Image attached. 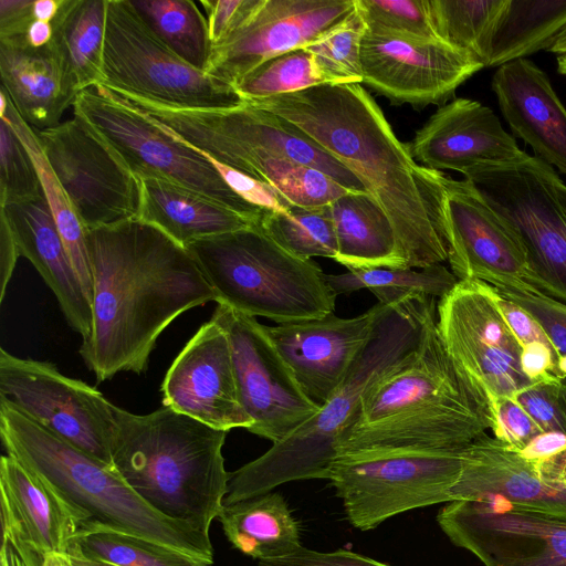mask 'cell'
<instances>
[{"label":"cell","instance_id":"obj_26","mask_svg":"<svg viewBox=\"0 0 566 566\" xmlns=\"http://www.w3.org/2000/svg\"><path fill=\"white\" fill-rule=\"evenodd\" d=\"M19 253L27 258L57 300L69 325L82 342L92 333V305L74 270L49 203L35 198L1 206Z\"/></svg>","mask_w":566,"mask_h":566},{"label":"cell","instance_id":"obj_19","mask_svg":"<svg viewBox=\"0 0 566 566\" xmlns=\"http://www.w3.org/2000/svg\"><path fill=\"white\" fill-rule=\"evenodd\" d=\"M363 84L392 105L417 109L444 105L484 65L441 40L366 29L361 41Z\"/></svg>","mask_w":566,"mask_h":566},{"label":"cell","instance_id":"obj_31","mask_svg":"<svg viewBox=\"0 0 566 566\" xmlns=\"http://www.w3.org/2000/svg\"><path fill=\"white\" fill-rule=\"evenodd\" d=\"M337 263L349 270L403 268L395 230L367 192H348L329 205Z\"/></svg>","mask_w":566,"mask_h":566},{"label":"cell","instance_id":"obj_6","mask_svg":"<svg viewBox=\"0 0 566 566\" xmlns=\"http://www.w3.org/2000/svg\"><path fill=\"white\" fill-rule=\"evenodd\" d=\"M0 438L7 454L77 514L80 526L99 524L213 562L209 535L164 516L114 467L67 443L1 398Z\"/></svg>","mask_w":566,"mask_h":566},{"label":"cell","instance_id":"obj_23","mask_svg":"<svg viewBox=\"0 0 566 566\" xmlns=\"http://www.w3.org/2000/svg\"><path fill=\"white\" fill-rule=\"evenodd\" d=\"M408 147L420 165L462 175L480 164L512 163L526 154L491 108L469 98L440 106Z\"/></svg>","mask_w":566,"mask_h":566},{"label":"cell","instance_id":"obj_11","mask_svg":"<svg viewBox=\"0 0 566 566\" xmlns=\"http://www.w3.org/2000/svg\"><path fill=\"white\" fill-rule=\"evenodd\" d=\"M102 73L101 85L109 91L170 107L208 109L242 102L232 87L161 42L129 0H107Z\"/></svg>","mask_w":566,"mask_h":566},{"label":"cell","instance_id":"obj_28","mask_svg":"<svg viewBox=\"0 0 566 566\" xmlns=\"http://www.w3.org/2000/svg\"><path fill=\"white\" fill-rule=\"evenodd\" d=\"M0 76L1 88L35 130L59 125L75 101L50 43L33 49L24 39L0 40Z\"/></svg>","mask_w":566,"mask_h":566},{"label":"cell","instance_id":"obj_15","mask_svg":"<svg viewBox=\"0 0 566 566\" xmlns=\"http://www.w3.org/2000/svg\"><path fill=\"white\" fill-rule=\"evenodd\" d=\"M437 328L450 356L491 405L533 384L521 367L522 347L486 283L459 281L437 304Z\"/></svg>","mask_w":566,"mask_h":566},{"label":"cell","instance_id":"obj_16","mask_svg":"<svg viewBox=\"0 0 566 566\" xmlns=\"http://www.w3.org/2000/svg\"><path fill=\"white\" fill-rule=\"evenodd\" d=\"M355 9V0H244L227 34L211 45L205 72L234 90L256 66L311 45Z\"/></svg>","mask_w":566,"mask_h":566},{"label":"cell","instance_id":"obj_18","mask_svg":"<svg viewBox=\"0 0 566 566\" xmlns=\"http://www.w3.org/2000/svg\"><path fill=\"white\" fill-rule=\"evenodd\" d=\"M437 522L484 566H566V520L493 499L448 502Z\"/></svg>","mask_w":566,"mask_h":566},{"label":"cell","instance_id":"obj_35","mask_svg":"<svg viewBox=\"0 0 566 566\" xmlns=\"http://www.w3.org/2000/svg\"><path fill=\"white\" fill-rule=\"evenodd\" d=\"M6 118L30 153L38 169L43 195L49 203L57 230L81 281L84 293L92 302L93 279L86 244V230L67 196L53 174L34 129L20 116L7 93L0 91V118Z\"/></svg>","mask_w":566,"mask_h":566},{"label":"cell","instance_id":"obj_29","mask_svg":"<svg viewBox=\"0 0 566 566\" xmlns=\"http://www.w3.org/2000/svg\"><path fill=\"white\" fill-rule=\"evenodd\" d=\"M140 181L139 219L186 248L189 243L238 231L259 222L192 190L146 177Z\"/></svg>","mask_w":566,"mask_h":566},{"label":"cell","instance_id":"obj_9","mask_svg":"<svg viewBox=\"0 0 566 566\" xmlns=\"http://www.w3.org/2000/svg\"><path fill=\"white\" fill-rule=\"evenodd\" d=\"M517 231L531 287L566 304V185L555 169L525 154L506 164H480L464 175Z\"/></svg>","mask_w":566,"mask_h":566},{"label":"cell","instance_id":"obj_20","mask_svg":"<svg viewBox=\"0 0 566 566\" xmlns=\"http://www.w3.org/2000/svg\"><path fill=\"white\" fill-rule=\"evenodd\" d=\"M448 262L459 281H502L531 286L525 247L515 228L468 180L444 176Z\"/></svg>","mask_w":566,"mask_h":566},{"label":"cell","instance_id":"obj_47","mask_svg":"<svg viewBox=\"0 0 566 566\" xmlns=\"http://www.w3.org/2000/svg\"><path fill=\"white\" fill-rule=\"evenodd\" d=\"M494 438L520 452L536 436L544 432L513 397H501L492 402Z\"/></svg>","mask_w":566,"mask_h":566},{"label":"cell","instance_id":"obj_57","mask_svg":"<svg viewBox=\"0 0 566 566\" xmlns=\"http://www.w3.org/2000/svg\"><path fill=\"white\" fill-rule=\"evenodd\" d=\"M534 464L544 479L566 484V450Z\"/></svg>","mask_w":566,"mask_h":566},{"label":"cell","instance_id":"obj_52","mask_svg":"<svg viewBox=\"0 0 566 566\" xmlns=\"http://www.w3.org/2000/svg\"><path fill=\"white\" fill-rule=\"evenodd\" d=\"M557 361L555 350L547 345L532 343L522 347L521 367L533 382L549 378L562 379L557 370Z\"/></svg>","mask_w":566,"mask_h":566},{"label":"cell","instance_id":"obj_36","mask_svg":"<svg viewBox=\"0 0 566 566\" xmlns=\"http://www.w3.org/2000/svg\"><path fill=\"white\" fill-rule=\"evenodd\" d=\"M326 281L338 294L369 290L378 302L396 306L412 300L442 298L459 282L442 263L422 269L373 268L349 270L343 274H326Z\"/></svg>","mask_w":566,"mask_h":566},{"label":"cell","instance_id":"obj_53","mask_svg":"<svg viewBox=\"0 0 566 566\" xmlns=\"http://www.w3.org/2000/svg\"><path fill=\"white\" fill-rule=\"evenodd\" d=\"M33 0H0V40L24 39L34 21Z\"/></svg>","mask_w":566,"mask_h":566},{"label":"cell","instance_id":"obj_37","mask_svg":"<svg viewBox=\"0 0 566 566\" xmlns=\"http://www.w3.org/2000/svg\"><path fill=\"white\" fill-rule=\"evenodd\" d=\"M149 30L190 65L205 71L211 51L207 18L191 0H129Z\"/></svg>","mask_w":566,"mask_h":566},{"label":"cell","instance_id":"obj_56","mask_svg":"<svg viewBox=\"0 0 566 566\" xmlns=\"http://www.w3.org/2000/svg\"><path fill=\"white\" fill-rule=\"evenodd\" d=\"M565 450L566 434L560 432H542L518 453L531 462H538Z\"/></svg>","mask_w":566,"mask_h":566},{"label":"cell","instance_id":"obj_43","mask_svg":"<svg viewBox=\"0 0 566 566\" xmlns=\"http://www.w3.org/2000/svg\"><path fill=\"white\" fill-rule=\"evenodd\" d=\"M43 193L33 159L6 118H0V206Z\"/></svg>","mask_w":566,"mask_h":566},{"label":"cell","instance_id":"obj_48","mask_svg":"<svg viewBox=\"0 0 566 566\" xmlns=\"http://www.w3.org/2000/svg\"><path fill=\"white\" fill-rule=\"evenodd\" d=\"M227 185L248 203L263 211H281L291 205L269 185L214 160Z\"/></svg>","mask_w":566,"mask_h":566},{"label":"cell","instance_id":"obj_13","mask_svg":"<svg viewBox=\"0 0 566 566\" xmlns=\"http://www.w3.org/2000/svg\"><path fill=\"white\" fill-rule=\"evenodd\" d=\"M34 132L85 230L139 217V178L86 119Z\"/></svg>","mask_w":566,"mask_h":566},{"label":"cell","instance_id":"obj_46","mask_svg":"<svg viewBox=\"0 0 566 566\" xmlns=\"http://www.w3.org/2000/svg\"><path fill=\"white\" fill-rule=\"evenodd\" d=\"M513 398L544 432L566 434V382L549 378L533 382Z\"/></svg>","mask_w":566,"mask_h":566},{"label":"cell","instance_id":"obj_24","mask_svg":"<svg viewBox=\"0 0 566 566\" xmlns=\"http://www.w3.org/2000/svg\"><path fill=\"white\" fill-rule=\"evenodd\" d=\"M451 501L502 500L513 506L566 520V484L544 479L534 462L486 436L464 448Z\"/></svg>","mask_w":566,"mask_h":566},{"label":"cell","instance_id":"obj_45","mask_svg":"<svg viewBox=\"0 0 566 566\" xmlns=\"http://www.w3.org/2000/svg\"><path fill=\"white\" fill-rule=\"evenodd\" d=\"M268 185L291 206L304 208L329 206L350 192L322 170L297 161L290 163Z\"/></svg>","mask_w":566,"mask_h":566},{"label":"cell","instance_id":"obj_54","mask_svg":"<svg viewBox=\"0 0 566 566\" xmlns=\"http://www.w3.org/2000/svg\"><path fill=\"white\" fill-rule=\"evenodd\" d=\"M244 0H201L206 11L211 45L219 42L229 31L240 12Z\"/></svg>","mask_w":566,"mask_h":566},{"label":"cell","instance_id":"obj_44","mask_svg":"<svg viewBox=\"0 0 566 566\" xmlns=\"http://www.w3.org/2000/svg\"><path fill=\"white\" fill-rule=\"evenodd\" d=\"M355 3L368 29L439 40L428 0H355Z\"/></svg>","mask_w":566,"mask_h":566},{"label":"cell","instance_id":"obj_40","mask_svg":"<svg viewBox=\"0 0 566 566\" xmlns=\"http://www.w3.org/2000/svg\"><path fill=\"white\" fill-rule=\"evenodd\" d=\"M333 84L306 49H295L263 62L235 85L241 101L254 102L312 86Z\"/></svg>","mask_w":566,"mask_h":566},{"label":"cell","instance_id":"obj_17","mask_svg":"<svg viewBox=\"0 0 566 566\" xmlns=\"http://www.w3.org/2000/svg\"><path fill=\"white\" fill-rule=\"evenodd\" d=\"M227 333L249 432L276 443L310 420L319 406L298 386L292 370L255 317L218 304L211 316Z\"/></svg>","mask_w":566,"mask_h":566},{"label":"cell","instance_id":"obj_62","mask_svg":"<svg viewBox=\"0 0 566 566\" xmlns=\"http://www.w3.org/2000/svg\"><path fill=\"white\" fill-rule=\"evenodd\" d=\"M0 566H6L3 563L0 562Z\"/></svg>","mask_w":566,"mask_h":566},{"label":"cell","instance_id":"obj_22","mask_svg":"<svg viewBox=\"0 0 566 566\" xmlns=\"http://www.w3.org/2000/svg\"><path fill=\"white\" fill-rule=\"evenodd\" d=\"M163 405L218 430L249 429L237 387L230 342L212 318L188 340L167 370Z\"/></svg>","mask_w":566,"mask_h":566},{"label":"cell","instance_id":"obj_58","mask_svg":"<svg viewBox=\"0 0 566 566\" xmlns=\"http://www.w3.org/2000/svg\"><path fill=\"white\" fill-rule=\"evenodd\" d=\"M53 35L51 22L34 20L28 28L25 33V43L33 48L40 49L48 45Z\"/></svg>","mask_w":566,"mask_h":566},{"label":"cell","instance_id":"obj_12","mask_svg":"<svg viewBox=\"0 0 566 566\" xmlns=\"http://www.w3.org/2000/svg\"><path fill=\"white\" fill-rule=\"evenodd\" d=\"M462 449L363 451L338 455L328 480L349 523L370 531L391 516L451 502Z\"/></svg>","mask_w":566,"mask_h":566},{"label":"cell","instance_id":"obj_42","mask_svg":"<svg viewBox=\"0 0 566 566\" xmlns=\"http://www.w3.org/2000/svg\"><path fill=\"white\" fill-rule=\"evenodd\" d=\"M500 296L531 314L547 335L557 355V370L566 379V304L523 283L489 279L484 281Z\"/></svg>","mask_w":566,"mask_h":566},{"label":"cell","instance_id":"obj_30","mask_svg":"<svg viewBox=\"0 0 566 566\" xmlns=\"http://www.w3.org/2000/svg\"><path fill=\"white\" fill-rule=\"evenodd\" d=\"M107 0H62L51 22L50 42L69 92L76 95L103 82Z\"/></svg>","mask_w":566,"mask_h":566},{"label":"cell","instance_id":"obj_34","mask_svg":"<svg viewBox=\"0 0 566 566\" xmlns=\"http://www.w3.org/2000/svg\"><path fill=\"white\" fill-rule=\"evenodd\" d=\"M72 566H212L196 557L147 538L99 524L81 525L69 543Z\"/></svg>","mask_w":566,"mask_h":566},{"label":"cell","instance_id":"obj_27","mask_svg":"<svg viewBox=\"0 0 566 566\" xmlns=\"http://www.w3.org/2000/svg\"><path fill=\"white\" fill-rule=\"evenodd\" d=\"M2 537H15L42 553L66 555L81 520L77 514L17 459H0Z\"/></svg>","mask_w":566,"mask_h":566},{"label":"cell","instance_id":"obj_59","mask_svg":"<svg viewBox=\"0 0 566 566\" xmlns=\"http://www.w3.org/2000/svg\"><path fill=\"white\" fill-rule=\"evenodd\" d=\"M61 3L62 0H33L34 20L52 22L60 10Z\"/></svg>","mask_w":566,"mask_h":566},{"label":"cell","instance_id":"obj_32","mask_svg":"<svg viewBox=\"0 0 566 566\" xmlns=\"http://www.w3.org/2000/svg\"><path fill=\"white\" fill-rule=\"evenodd\" d=\"M218 520L232 546L259 560L285 557L302 547L298 523L276 492L223 505Z\"/></svg>","mask_w":566,"mask_h":566},{"label":"cell","instance_id":"obj_55","mask_svg":"<svg viewBox=\"0 0 566 566\" xmlns=\"http://www.w3.org/2000/svg\"><path fill=\"white\" fill-rule=\"evenodd\" d=\"M19 256L21 255L8 221L4 216L0 213L1 302L4 298L7 285L12 276Z\"/></svg>","mask_w":566,"mask_h":566},{"label":"cell","instance_id":"obj_38","mask_svg":"<svg viewBox=\"0 0 566 566\" xmlns=\"http://www.w3.org/2000/svg\"><path fill=\"white\" fill-rule=\"evenodd\" d=\"M506 0H428L439 40L488 66L491 35Z\"/></svg>","mask_w":566,"mask_h":566},{"label":"cell","instance_id":"obj_61","mask_svg":"<svg viewBox=\"0 0 566 566\" xmlns=\"http://www.w3.org/2000/svg\"><path fill=\"white\" fill-rule=\"evenodd\" d=\"M557 71L566 76V54L557 55Z\"/></svg>","mask_w":566,"mask_h":566},{"label":"cell","instance_id":"obj_4","mask_svg":"<svg viewBox=\"0 0 566 566\" xmlns=\"http://www.w3.org/2000/svg\"><path fill=\"white\" fill-rule=\"evenodd\" d=\"M113 465L154 510L209 535L228 492V431L163 407L134 415L115 406Z\"/></svg>","mask_w":566,"mask_h":566},{"label":"cell","instance_id":"obj_1","mask_svg":"<svg viewBox=\"0 0 566 566\" xmlns=\"http://www.w3.org/2000/svg\"><path fill=\"white\" fill-rule=\"evenodd\" d=\"M249 103L290 122L360 181L389 218L403 268L448 261L446 175L415 160L360 83Z\"/></svg>","mask_w":566,"mask_h":566},{"label":"cell","instance_id":"obj_33","mask_svg":"<svg viewBox=\"0 0 566 566\" xmlns=\"http://www.w3.org/2000/svg\"><path fill=\"white\" fill-rule=\"evenodd\" d=\"M566 28V0H506L491 35L488 66L548 51Z\"/></svg>","mask_w":566,"mask_h":566},{"label":"cell","instance_id":"obj_8","mask_svg":"<svg viewBox=\"0 0 566 566\" xmlns=\"http://www.w3.org/2000/svg\"><path fill=\"white\" fill-rule=\"evenodd\" d=\"M114 94L201 154L264 184L274 166L294 160L322 170L350 191L367 192L346 167L298 128L249 102L193 109Z\"/></svg>","mask_w":566,"mask_h":566},{"label":"cell","instance_id":"obj_50","mask_svg":"<svg viewBox=\"0 0 566 566\" xmlns=\"http://www.w3.org/2000/svg\"><path fill=\"white\" fill-rule=\"evenodd\" d=\"M496 301L506 324L521 347L532 343H541L554 349L544 329L531 314L497 293Z\"/></svg>","mask_w":566,"mask_h":566},{"label":"cell","instance_id":"obj_10","mask_svg":"<svg viewBox=\"0 0 566 566\" xmlns=\"http://www.w3.org/2000/svg\"><path fill=\"white\" fill-rule=\"evenodd\" d=\"M73 111L115 148L138 178H159L181 186L259 223L266 212L238 196L210 157L103 85L80 92Z\"/></svg>","mask_w":566,"mask_h":566},{"label":"cell","instance_id":"obj_21","mask_svg":"<svg viewBox=\"0 0 566 566\" xmlns=\"http://www.w3.org/2000/svg\"><path fill=\"white\" fill-rule=\"evenodd\" d=\"M390 307L378 302L352 318L331 313L266 326V332L303 392L321 407L346 378Z\"/></svg>","mask_w":566,"mask_h":566},{"label":"cell","instance_id":"obj_60","mask_svg":"<svg viewBox=\"0 0 566 566\" xmlns=\"http://www.w3.org/2000/svg\"><path fill=\"white\" fill-rule=\"evenodd\" d=\"M548 51L557 55L566 54V28L559 33Z\"/></svg>","mask_w":566,"mask_h":566},{"label":"cell","instance_id":"obj_14","mask_svg":"<svg viewBox=\"0 0 566 566\" xmlns=\"http://www.w3.org/2000/svg\"><path fill=\"white\" fill-rule=\"evenodd\" d=\"M0 398L86 454L108 464L116 431L115 406L86 382L50 361L0 348Z\"/></svg>","mask_w":566,"mask_h":566},{"label":"cell","instance_id":"obj_25","mask_svg":"<svg viewBox=\"0 0 566 566\" xmlns=\"http://www.w3.org/2000/svg\"><path fill=\"white\" fill-rule=\"evenodd\" d=\"M492 90L513 134L566 175V108L545 72L528 59L516 60L496 70Z\"/></svg>","mask_w":566,"mask_h":566},{"label":"cell","instance_id":"obj_49","mask_svg":"<svg viewBox=\"0 0 566 566\" xmlns=\"http://www.w3.org/2000/svg\"><path fill=\"white\" fill-rule=\"evenodd\" d=\"M256 566H389L346 549L322 553L300 547L294 554L259 560Z\"/></svg>","mask_w":566,"mask_h":566},{"label":"cell","instance_id":"obj_41","mask_svg":"<svg viewBox=\"0 0 566 566\" xmlns=\"http://www.w3.org/2000/svg\"><path fill=\"white\" fill-rule=\"evenodd\" d=\"M366 29V23L356 8L343 23L306 46L333 84H361L360 50Z\"/></svg>","mask_w":566,"mask_h":566},{"label":"cell","instance_id":"obj_51","mask_svg":"<svg viewBox=\"0 0 566 566\" xmlns=\"http://www.w3.org/2000/svg\"><path fill=\"white\" fill-rule=\"evenodd\" d=\"M0 562L6 566H72L66 555L42 553L15 537H2Z\"/></svg>","mask_w":566,"mask_h":566},{"label":"cell","instance_id":"obj_7","mask_svg":"<svg viewBox=\"0 0 566 566\" xmlns=\"http://www.w3.org/2000/svg\"><path fill=\"white\" fill-rule=\"evenodd\" d=\"M186 249L218 304L277 324L335 311L337 295L321 266L282 249L260 224L196 240Z\"/></svg>","mask_w":566,"mask_h":566},{"label":"cell","instance_id":"obj_2","mask_svg":"<svg viewBox=\"0 0 566 566\" xmlns=\"http://www.w3.org/2000/svg\"><path fill=\"white\" fill-rule=\"evenodd\" d=\"M92 333L80 354L97 382L147 370L156 343L186 311L216 294L186 248L140 220L86 230Z\"/></svg>","mask_w":566,"mask_h":566},{"label":"cell","instance_id":"obj_39","mask_svg":"<svg viewBox=\"0 0 566 566\" xmlns=\"http://www.w3.org/2000/svg\"><path fill=\"white\" fill-rule=\"evenodd\" d=\"M260 227L276 244L297 258L335 259L337 255L329 206H291L281 211H266L261 218Z\"/></svg>","mask_w":566,"mask_h":566},{"label":"cell","instance_id":"obj_5","mask_svg":"<svg viewBox=\"0 0 566 566\" xmlns=\"http://www.w3.org/2000/svg\"><path fill=\"white\" fill-rule=\"evenodd\" d=\"M434 298L391 306L346 378L305 423L255 460L230 472L223 505L262 495L281 484L328 479L342 434L366 391L419 345Z\"/></svg>","mask_w":566,"mask_h":566},{"label":"cell","instance_id":"obj_3","mask_svg":"<svg viewBox=\"0 0 566 566\" xmlns=\"http://www.w3.org/2000/svg\"><path fill=\"white\" fill-rule=\"evenodd\" d=\"M492 426L490 399L446 349L436 311L417 348L366 391L340 437L337 457L462 449Z\"/></svg>","mask_w":566,"mask_h":566}]
</instances>
